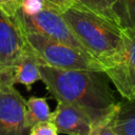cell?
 Instances as JSON below:
<instances>
[{
	"label": "cell",
	"mask_w": 135,
	"mask_h": 135,
	"mask_svg": "<svg viewBox=\"0 0 135 135\" xmlns=\"http://www.w3.org/2000/svg\"><path fill=\"white\" fill-rule=\"evenodd\" d=\"M26 43L41 63L63 70L104 71L92 55L37 33L24 32Z\"/></svg>",
	"instance_id": "obj_3"
},
{
	"label": "cell",
	"mask_w": 135,
	"mask_h": 135,
	"mask_svg": "<svg viewBox=\"0 0 135 135\" xmlns=\"http://www.w3.org/2000/svg\"><path fill=\"white\" fill-rule=\"evenodd\" d=\"M123 49L119 61L105 70L110 81L123 99H135V27H123Z\"/></svg>",
	"instance_id": "obj_6"
},
{
	"label": "cell",
	"mask_w": 135,
	"mask_h": 135,
	"mask_svg": "<svg viewBox=\"0 0 135 135\" xmlns=\"http://www.w3.org/2000/svg\"><path fill=\"white\" fill-rule=\"evenodd\" d=\"M123 27H135V0H121Z\"/></svg>",
	"instance_id": "obj_14"
},
{
	"label": "cell",
	"mask_w": 135,
	"mask_h": 135,
	"mask_svg": "<svg viewBox=\"0 0 135 135\" xmlns=\"http://www.w3.org/2000/svg\"><path fill=\"white\" fill-rule=\"evenodd\" d=\"M116 112L107 119H104L103 121H101L100 123L94 126L90 135H118L115 127Z\"/></svg>",
	"instance_id": "obj_13"
},
{
	"label": "cell",
	"mask_w": 135,
	"mask_h": 135,
	"mask_svg": "<svg viewBox=\"0 0 135 135\" xmlns=\"http://www.w3.org/2000/svg\"><path fill=\"white\" fill-rule=\"evenodd\" d=\"M39 64L40 60L38 59V57L31 51L30 47H27V50L23 53V55L14 66V84H23L25 85L26 90L30 91L35 82L41 80Z\"/></svg>",
	"instance_id": "obj_9"
},
{
	"label": "cell",
	"mask_w": 135,
	"mask_h": 135,
	"mask_svg": "<svg viewBox=\"0 0 135 135\" xmlns=\"http://www.w3.org/2000/svg\"><path fill=\"white\" fill-rule=\"evenodd\" d=\"M27 47L23 31L15 18L0 11V83L14 85V66Z\"/></svg>",
	"instance_id": "obj_5"
},
{
	"label": "cell",
	"mask_w": 135,
	"mask_h": 135,
	"mask_svg": "<svg viewBox=\"0 0 135 135\" xmlns=\"http://www.w3.org/2000/svg\"><path fill=\"white\" fill-rule=\"evenodd\" d=\"M41 81L58 101L70 103L83 111L93 127L100 123L118 108V102L110 89L104 71L63 70L40 62Z\"/></svg>",
	"instance_id": "obj_1"
},
{
	"label": "cell",
	"mask_w": 135,
	"mask_h": 135,
	"mask_svg": "<svg viewBox=\"0 0 135 135\" xmlns=\"http://www.w3.org/2000/svg\"><path fill=\"white\" fill-rule=\"evenodd\" d=\"M134 100H135V99H134Z\"/></svg>",
	"instance_id": "obj_19"
},
{
	"label": "cell",
	"mask_w": 135,
	"mask_h": 135,
	"mask_svg": "<svg viewBox=\"0 0 135 135\" xmlns=\"http://www.w3.org/2000/svg\"><path fill=\"white\" fill-rule=\"evenodd\" d=\"M62 16L86 52L101 63L104 71L119 61L123 49L121 27L76 4L62 12Z\"/></svg>",
	"instance_id": "obj_2"
},
{
	"label": "cell",
	"mask_w": 135,
	"mask_h": 135,
	"mask_svg": "<svg viewBox=\"0 0 135 135\" xmlns=\"http://www.w3.org/2000/svg\"><path fill=\"white\" fill-rule=\"evenodd\" d=\"M26 100L12 84L0 83V135H28Z\"/></svg>",
	"instance_id": "obj_7"
},
{
	"label": "cell",
	"mask_w": 135,
	"mask_h": 135,
	"mask_svg": "<svg viewBox=\"0 0 135 135\" xmlns=\"http://www.w3.org/2000/svg\"><path fill=\"white\" fill-rule=\"evenodd\" d=\"M28 135H58L57 128L52 121H43L34 124Z\"/></svg>",
	"instance_id": "obj_16"
},
{
	"label": "cell",
	"mask_w": 135,
	"mask_h": 135,
	"mask_svg": "<svg viewBox=\"0 0 135 135\" xmlns=\"http://www.w3.org/2000/svg\"><path fill=\"white\" fill-rule=\"evenodd\" d=\"M50 121L55 124L58 133L66 135H90L93 129L90 117L83 111L63 101L57 102Z\"/></svg>",
	"instance_id": "obj_8"
},
{
	"label": "cell",
	"mask_w": 135,
	"mask_h": 135,
	"mask_svg": "<svg viewBox=\"0 0 135 135\" xmlns=\"http://www.w3.org/2000/svg\"><path fill=\"white\" fill-rule=\"evenodd\" d=\"M75 4L101 16L123 28L121 0H76Z\"/></svg>",
	"instance_id": "obj_10"
},
{
	"label": "cell",
	"mask_w": 135,
	"mask_h": 135,
	"mask_svg": "<svg viewBox=\"0 0 135 135\" xmlns=\"http://www.w3.org/2000/svg\"><path fill=\"white\" fill-rule=\"evenodd\" d=\"M22 0H0V11L14 18L20 8Z\"/></svg>",
	"instance_id": "obj_17"
},
{
	"label": "cell",
	"mask_w": 135,
	"mask_h": 135,
	"mask_svg": "<svg viewBox=\"0 0 135 135\" xmlns=\"http://www.w3.org/2000/svg\"><path fill=\"white\" fill-rule=\"evenodd\" d=\"M115 127L118 135H135V100L118 102Z\"/></svg>",
	"instance_id": "obj_11"
},
{
	"label": "cell",
	"mask_w": 135,
	"mask_h": 135,
	"mask_svg": "<svg viewBox=\"0 0 135 135\" xmlns=\"http://www.w3.org/2000/svg\"><path fill=\"white\" fill-rule=\"evenodd\" d=\"M52 112L50 111L49 103L43 97H31L26 100V124L31 129L34 124L49 121Z\"/></svg>",
	"instance_id": "obj_12"
},
{
	"label": "cell",
	"mask_w": 135,
	"mask_h": 135,
	"mask_svg": "<svg viewBox=\"0 0 135 135\" xmlns=\"http://www.w3.org/2000/svg\"><path fill=\"white\" fill-rule=\"evenodd\" d=\"M14 18L24 32L37 33L86 52L63 18L62 13L47 2L43 9L35 15L27 16L18 11Z\"/></svg>",
	"instance_id": "obj_4"
},
{
	"label": "cell",
	"mask_w": 135,
	"mask_h": 135,
	"mask_svg": "<svg viewBox=\"0 0 135 135\" xmlns=\"http://www.w3.org/2000/svg\"><path fill=\"white\" fill-rule=\"evenodd\" d=\"M45 4H46L45 0H22L19 12L22 13L23 15L32 16L43 9Z\"/></svg>",
	"instance_id": "obj_15"
},
{
	"label": "cell",
	"mask_w": 135,
	"mask_h": 135,
	"mask_svg": "<svg viewBox=\"0 0 135 135\" xmlns=\"http://www.w3.org/2000/svg\"><path fill=\"white\" fill-rule=\"evenodd\" d=\"M45 1L50 4H52L53 6H55L61 13L68 8H70L71 6H73L76 3V0H45Z\"/></svg>",
	"instance_id": "obj_18"
}]
</instances>
